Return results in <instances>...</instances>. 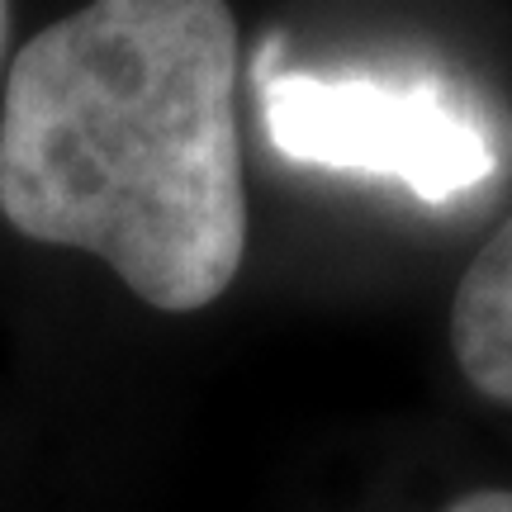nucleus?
Wrapping results in <instances>:
<instances>
[{"instance_id":"f257e3e1","label":"nucleus","mask_w":512,"mask_h":512,"mask_svg":"<svg viewBox=\"0 0 512 512\" xmlns=\"http://www.w3.org/2000/svg\"><path fill=\"white\" fill-rule=\"evenodd\" d=\"M228 0H91L29 38L0 95V214L195 313L247 252Z\"/></svg>"},{"instance_id":"f03ea898","label":"nucleus","mask_w":512,"mask_h":512,"mask_svg":"<svg viewBox=\"0 0 512 512\" xmlns=\"http://www.w3.org/2000/svg\"><path fill=\"white\" fill-rule=\"evenodd\" d=\"M261 119L299 166L361 171L451 204L498 171V147L465 100L437 81L261 72Z\"/></svg>"},{"instance_id":"7ed1b4c3","label":"nucleus","mask_w":512,"mask_h":512,"mask_svg":"<svg viewBox=\"0 0 512 512\" xmlns=\"http://www.w3.org/2000/svg\"><path fill=\"white\" fill-rule=\"evenodd\" d=\"M451 347L479 394L512 403V219L484 242L460 280Z\"/></svg>"},{"instance_id":"20e7f679","label":"nucleus","mask_w":512,"mask_h":512,"mask_svg":"<svg viewBox=\"0 0 512 512\" xmlns=\"http://www.w3.org/2000/svg\"><path fill=\"white\" fill-rule=\"evenodd\" d=\"M446 512H512V494H498V489H484V494H470L451 503Z\"/></svg>"},{"instance_id":"39448f33","label":"nucleus","mask_w":512,"mask_h":512,"mask_svg":"<svg viewBox=\"0 0 512 512\" xmlns=\"http://www.w3.org/2000/svg\"><path fill=\"white\" fill-rule=\"evenodd\" d=\"M5 34H10V0H0V62H5Z\"/></svg>"}]
</instances>
